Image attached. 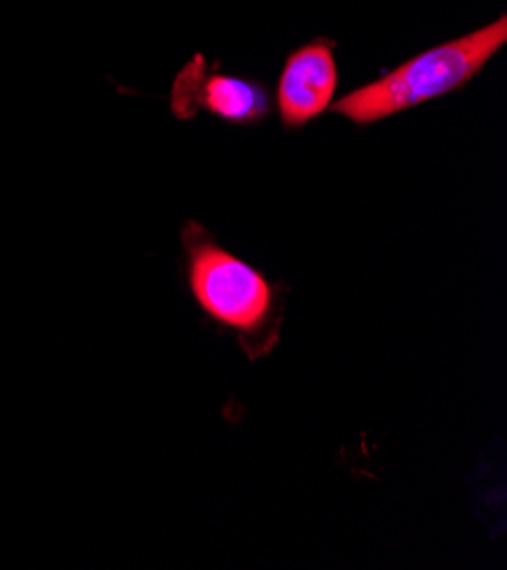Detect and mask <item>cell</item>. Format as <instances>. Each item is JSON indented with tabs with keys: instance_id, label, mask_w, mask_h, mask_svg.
Here are the masks:
<instances>
[{
	"instance_id": "6da1fadb",
	"label": "cell",
	"mask_w": 507,
	"mask_h": 570,
	"mask_svg": "<svg viewBox=\"0 0 507 570\" xmlns=\"http://www.w3.org/2000/svg\"><path fill=\"white\" fill-rule=\"evenodd\" d=\"M507 41V19L415 55L382 78L347 94L332 109L355 126H371L393 114L446 96L471 82Z\"/></svg>"
},
{
	"instance_id": "3957f363",
	"label": "cell",
	"mask_w": 507,
	"mask_h": 570,
	"mask_svg": "<svg viewBox=\"0 0 507 570\" xmlns=\"http://www.w3.org/2000/svg\"><path fill=\"white\" fill-rule=\"evenodd\" d=\"M176 117L189 119L196 111H207L228 124H257L269 114L266 89L253 80L209 71L203 57L178 73L172 94Z\"/></svg>"
},
{
	"instance_id": "7a4b0ae2",
	"label": "cell",
	"mask_w": 507,
	"mask_h": 570,
	"mask_svg": "<svg viewBox=\"0 0 507 570\" xmlns=\"http://www.w3.org/2000/svg\"><path fill=\"white\" fill-rule=\"evenodd\" d=\"M183 246L187 250V282L196 303L216 323L237 332L251 360L266 355L280 334L275 284L221 248L194 220L185 225Z\"/></svg>"
},
{
	"instance_id": "277c9868",
	"label": "cell",
	"mask_w": 507,
	"mask_h": 570,
	"mask_svg": "<svg viewBox=\"0 0 507 570\" xmlns=\"http://www.w3.org/2000/svg\"><path fill=\"white\" fill-rule=\"evenodd\" d=\"M337 80L334 41L314 39L296 48L280 73L275 105L285 128L299 130L321 117L332 105Z\"/></svg>"
}]
</instances>
